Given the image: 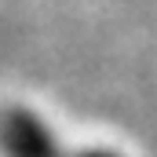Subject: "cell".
I'll return each instance as SVG.
<instances>
[{
	"label": "cell",
	"instance_id": "obj_2",
	"mask_svg": "<svg viewBox=\"0 0 157 157\" xmlns=\"http://www.w3.org/2000/svg\"><path fill=\"white\" fill-rule=\"evenodd\" d=\"M70 157H124L113 146H80V150H70Z\"/></svg>",
	"mask_w": 157,
	"mask_h": 157
},
{
	"label": "cell",
	"instance_id": "obj_1",
	"mask_svg": "<svg viewBox=\"0 0 157 157\" xmlns=\"http://www.w3.org/2000/svg\"><path fill=\"white\" fill-rule=\"evenodd\" d=\"M0 157H70L59 132L29 106L0 110Z\"/></svg>",
	"mask_w": 157,
	"mask_h": 157
}]
</instances>
